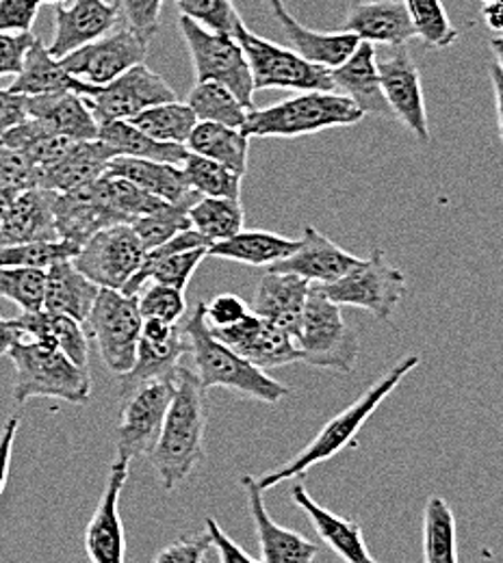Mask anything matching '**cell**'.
I'll return each mask as SVG.
<instances>
[{"mask_svg": "<svg viewBox=\"0 0 503 563\" xmlns=\"http://www.w3.org/2000/svg\"><path fill=\"white\" fill-rule=\"evenodd\" d=\"M250 312H252V308L239 295L221 292L209 303H205V323L209 330H223V328L239 323Z\"/></svg>", "mask_w": 503, "mask_h": 563, "instance_id": "obj_50", "label": "cell"}, {"mask_svg": "<svg viewBox=\"0 0 503 563\" xmlns=\"http://www.w3.org/2000/svg\"><path fill=\"white\" fill-rule=\"evenodd\" d=\"M211 549V536L205 529L200 536H185L170 547H165L161 553H156L154 562L158 563H205L207 553Z\"/></svg>", "mask_w": 503, "mask_h": 563, "instance_id": "obj_52", "label": "cell"}, {"mask_svg": "<svg viewBox=\"0 0 503 563\" xmlns=\"http://www.w3.org/2000/svg\"><path fill=\"white\" fill-rule=\"evenodd\" d=\"M83 325L87 336L96 341L100 357L111 373L120 377L131 371L144 325L138 295L100 286Z\"/></svg>", "mask_w": 503, "mask_h": 563, "instance_id": "obj_7", "label": "cell"}, {"mask_svg": "<svg viewBox=\"0 0 503 563\" xmlns=\"http://www.w3.org/2000/svg\"><path fill=\"white\" fill-rule=\"evenodd\" d=\"M183 40L194 62L198 80H216L226 85L250 111L254 107V82L245 53L234 35L211 31L187 15L178 20Z\"/></svg>", "mask_w": 503, "mask_h": 563, "instance_id": "obj_9", "label": "cell"}, {"mask_svg": "<svg viewBox=\"0 0 503 563\" xmlns=\"http://www.w3.org/2000/svg\"><path fill=\"white\" fill-rule=\"evenodd\" d=\"M189 221L192 228L198 230L211 245L217 241L230 239L239 230H243L245 211L241 207V200L234 198H211L200 196L189 207Z\"/></svg>", "mask_w": 503, "mask_h": 563, "instance_id": "obj_39", "label": "cell"}, {"mask_svg": "<svg viewBox=\"0 0 503 563\" xmlns=\"http://www.w3.org/2000/svg\"><path fill=\"white\" fill-rule=\"evenodd\" d=\"M113 156H118L116 150L102 140L74 141L73 147L62 161L40 172L37 187H44L53 194H68L85 187L107 172Z\"/></svg>", "mask_w": 503, "mask_h": 563, "instance_id": "obj_30", "label": "cell"}, {"mask_svg": "<svg viewBox=\"0 0 503 563\" xmlns=\"http://www.w3.org/2000/svg\"><path fill=\"white\" fill-rule=\"evenodd\" d=\"M35 35L26 33H0V78L15 76L22 70L24 57L33 44Z\"/></svg>", "mask_w": 503, "mask_h": 563, "instance_id": "obj_54", "label": "cell"}, {"mask_svg": "<svg viewBox=\"0 0 503 563\" xmlns=\"http://www.w3.org/2000/svg\"><path fill=\"white\" fill-rule=\"evenodd\" d=\"M205 386L196 371L176 368V388L170 401L161 433L147 453L152 468L165 493H174L205 460L207 401Z\"/></svg>", "mask_w": 503, "mask_h": 563, "instance_id": "obj_1", "label": "cell"}, {"mask_svg": "<svg viewBox=\"0 0 503 563\" xmlns=\"http://www.w3.org/2000/svg\"><path fill=\"white\" fill-rule=\"evenodd\" d=\"M145 250L131 223H113L91 234L74 256L80 274L102 288L122 290L144 263Z\"/></svg>", "mask_w": 503, "mask_h": 563, "instance_id": "obj_11", "label": "cell"}, {"mask_svg": "<svg viewBox=\"0 0 503 563\" xmlns=\"http://www.w3.org/2000/svg\"><path fill=\"white\" fill-rule=\"evenodd\" d=\"M299 239H287L267 230H239L230 239L217 241L209 247V256L250 267H272L295 252Z\"/></svg>", "mask_w": 503, "mask_h": 563, "instance_id": "obj_34", "label": "cell"}, {"mask_svg": "<svg viewBox=\"0 0 503 563\" xmlns=\"http://www.w3.org/2000/svg\"><path fill=\"white\" fill-rule=\"evenodd\" d=\"M46 269L35 267H0V297L20 306L22 312L44 308Z\"/></svg>", "mask_w": 503, "mask_h": 563, "instance_id": "obj_45", "label": "cell"}, {"mask_svg": "<svg viewBox=\"0 0 503 563\" xmlns=\"http://www.w3.org/2000/svg\"><path fill=\"white\" fill-rule=\"evenodd\" d=\"M55 221L59 236L76 245H83L98 230L120 223L98 191L96 180L68 194H55Z\"/></svg>", "mask_w": 503, "mask_h": 563, "instance_id": "obj_27", "label": "cell"}, {"mask_svg": "<svg viewBox=\"0 0 503 563\" xmlns=\"http://www.w3.org/2000/svg\"><path fill=\"white\" fill-rule=\"evenodd\" d=\"M364 113L339 91H299L267 109H252L241 131L252 137H304L359 124Z\"/></svg>", "mask_w": 503, "mask_h": 563, "instance_id": "obj_5", "label": "cell"}, {"mask_svg": "<svg viewBox=\"0 0 503 563\" xmlns=\"http://www.w3.org/2000/svg\"><path fill=\"white\" fill-rule=\"evenodd\" d=\"M241 486L248 494V507L254 522L256 540H259V562L263 563H308L319 558V549L315 542L304 538L297 531L276 525L265 507L263 488L259 486L254 475L241 477Z\"/></svg>", "mask_w": 503, "mask_h": 563, "instance_id": "obj_20", "label": "cell"}, {"mask_svg": "<svg viewBox=\"0 0 503 563\" xmlns=\"http://www.w3.org/2000/svg\"><path fill=\"white\" fill-rule=\"evenodd\" d=\"M415 37H419L428 48H449L458 40V29L451 24L442 0H404Z\"/></svg>", "mask_w": 503, "mask_h": 563, "instance_id": "obj_43", "label": "cell"}, {"mask_svg": "<svg viewBox=\"0 0 503 563\" xmlns=\"http://www.w3.org/2000/svg\"><path fill=\"white\" fill-rule=\"evenodd\" d=\"M144 290L138 292V306L142 319H161L167 323H178L187 312L185 290H178L167 284L145 282Z\"/></svg>", "mask_w": 503, "mask_h": 563, "instance_id": "obj_47", "label": "cell"}, {"mask_svg": "<svg viewBox=\"0 0 503 563\" xmlns=\"http://www.w3.org/2000/svg\"><path fill=\"white\" fill-rule=\"evenodd\" d=\"M194 202H181V205H165L158 211L150 212L144 217H138L131 225L135 230V234L140 236L145 252L163 245L165 241H170L174 234L192 228L189 221V207Z\"/></svg>", "mask_w": 503, "mask_h": 563, "instance_id": "obj_46", "label": "cell"}, {"mask_svg": "<svg viewBox=\"0 0 503 563\" xmlns=\"http://www.w3.org/2000/svg\"><path fill=\"white\" fill-rule=\"evenodd\" d=\"M37 169L26 161V156L0 140V187L15 191L37 187Z\"/></svg>", "mask_w": 503, "mask_h": 563, "instance_id": "obj_49", "label": "cell"}, {"mask_svg": "<svg viewBox=\"0 0 503 563\" xmlns=\"http://www.w3.org/2000/svg\"><path fill=\"white\" fill-rule=\"evenodd\" d=\"M107 172L135 183L140 189H144L150 196H154L167 205L196 202L200 198V194L189 187L187 176L181 165L118 154L109 161Z\"/></svg>", "mask_w": 503, "mask_h": 563, "instance_id": "obj_29", "label": "cell"}, {"mask_svg": "<svg viewBox=\"0 0 503 563\" xmlns=\"http://www.w3.org/2000/svg\"><path fill=\"white\" fill-rule=\"evenodd\" d=\"M26 118L42 122L51 133L74 141L98 140L100 124L85 96L74 91L26 96Z\"/></svg>", "mask_w": 503, "mask_h": 563, "instance_id": "obj_26", "label": "cell"}, {"mask_svg": "<svg viewBox=\"0 0 503 563\" xmlns=\"http://www.w3.org/2000/svg\"><path fill=\"white\" fill-rule=\"evenodd\" d=\"M131 462L127 453L118 451L109 471L107 488L85 529V551L94 563H122L127 560L124 525L120 518V496L124 493Z\"/></svg>", "mask_w": 503, "mask_h": 563, "instance_id": "obj_16", "label": "cell"}, {"mask_svg": "<svg viewBox=\"0 0 503 563\" xmlns=\"http://www.w3.org/2000/svg\"><path fill=\"white\" fill-rule=\"evenodd\" d=\"M96 85H89L80 78L73 76L64 68L62 59L53 57L48 46L42 42V37H35L22 70L15 74L13 82L9 85L11 91L22 96H42V93H62V91H74L80 96H89Z\"/></svg>", "mask_w": 503, "mask_h": 563, "instance_id": "obj_32", "label": "cell"}, {"mask_svg": "<svg viewBox=\"0 0 503 563\" xmlns=\"http://www.w3.org/2000/svg\"><path fill=\"white\" fill-rule=\"evenodd\" d=\"M80 245L73 241H37V243H15L0 245V267H35L48 269L53 263L74 258Z\"/></svg>", "mask_w": 503, "mask_h": 563, "instance_id": "obj_44", "label": "cell"}, {"mask_svg": "<svg viewBox=\"0 0 503 563\" xmlns=\"http://www.w3.org/2000/svg\"><path fill=\"white\" fill-rule=\"evenodd\" d=\"M419 355H406L402 362H397L389 373L373 382L350 408L326 422V427L313 438V442L304 446L293 460H288L285 466L261 475L256 479L259 486L263 490H272L283 482L304 477L313 466L332 460L348 446H354L362 424L369 421V417L382 406V401L400 386V382L419 366Z\"/></svg>", "mask_w": 503, "mask_h": 563, "instance_id": "obj_3", "label": "cell"}, {"mask_svg": "<svg viewBox=\"0 0 503 563\" xmlns=\"http://www.w3.org/2000/svg\"><path fill=\"white\" fill-rule=\"evenodd\" d=\"M20 336L35 339L66 353L74 364L85 366L89 362V336L85 325L68 314L51 312L46 308L35 312H22L15 319H9Z\"/></svg>", "mask_w": 503, "mask_h": 563, "instance_id": "obj_33", "label": "cell"}, {"mask_svg": "<svg viewBox=\"0 0 503 563\" xmlns=\"http://www.w3.org/2000/svg\"><path fill=\"white\" fill-rule=\"evenodd\" d=\"M147 40L138 35L131 26L111 31L73 53L62 57L64 68L76 78L89 85H107L120 74H124L140 64L147 55Z\"/></svg>", "mask_w": 503, "mask_h": 563, "instance_id": "obj_15", "label": "cell"}, {"mask_svg": "<svg viewBox=\"0 0 503 563\" xmlns=\"http://www.w3.org/2000/svg\"><path fill=\"white\" fill-rule=\"evenodd\" d=\"M181 167H183V172L187 176L189 187L194 191H198L200 196L241 200L243 176L232 172V169H228L226 165L211 161L207 156H200L196 152H189Z\"/></svg>", "mask_w": 503, "mask_h": 563, "instance_id": "obj_42", "label": "cell"}, {"mask_svg": "<svg viewBox=\"0 0 503 563\" xmlns=\"http://www.w3.org/2000/svg\"><path fill=\"white\" fill-rule=\"evenodd\" d=\"M359 263V256L337 245L315 225H304L297 250L291 252L281 263L272 265L270 272L295 274L310 284H330L346 276Z\"/></svg>", "mask_w": 503, "mask_h": 563, "instance_id": "obj_21", "label": "cell"}, {"mask_svg": "<svg viewBox=\"0 0 503 563\" xmlns=\"http://www.w3.org/2000/svg\"><path fill=\"white\" fill-rule=\"evenodd\" d=\"M98 140L109 143L116 150V154L163 161V163H172V165H183V161L189 154L187 145L156 141L154 137L145 135L144 131H140L129 120H116V122L100 124Z\"/></svg>", "mask_w": 503, "mask_h": 563, "instance_id": "obj_37", "label": "cell"}, {"mask_svg": "<svg viewBox=\"0 0 503 563\" xmlns=\"http://www.w3.org/2000/svg\"><path fill=\"white\" fill-rule=\"evenodd\" d=\"M183 334L187 339V355H192L194 371L205 390L226 388L267 406H278L283 399H287L291 393L288 386L211 334L205 323V301L194 308L192 317L183 325Z\"/></svg>", "mask_w": 503, "mask_h": 563, "instance_id": "obj_2", "label": "cell"}, {"mask_svg": "<svg viewBox=\"0 0 503 563\" xmlns=\"http://www.w3.org/2000/svg\"><path fill=\"white\" fill-rule=\"evenodd\" d=\"M100 286L80 274L73 258L53 263L46 269V288H44V308L51 312L68 314L76 321H85Z\"/></svg>", "mask_w": 503, "mask_h": 563, "instance_id": "obj_35", "label": "cell"}, {"mask_svg": "<svg viewBox=\"0 0 503 563\" xmlns=\"http://www.w3.org/2000/svg\"><path fill=\"white\" fill-rule=\"evenodd\" d=\"M291 500L308 516L310 525L315 527V531L324 540V544L332 553H337L343 562H375V558L367 549V542H364V536H362L359 522L348 520L343 516H337L335 511L321 507L313 498V494H308V490L302 484H293Z\"/></svg>", "mask_w": 503, "mask_h": 563, "instance_id": "obj_25", "label": "cell"}, {"mask_svg": "<svg viewBox=\"0 0 503 563\" xmlns=\"http://www.w3.org/2000/svg\"><path fill=\"white\" fill-rule=\"evenodd\" d=\"M122 18L118 2L66 0L55 9V37L48 44L53 57L62 59L76 48L111 33Z\"/></svg>", "mask_w": 503, "mask_h": 563, "instance_id": "obj_19", "label": "cell"}, {"mask_svg": "<svg viewBox=\"0 0 503 563\" xmlns=\"http://www.w3.org/2000/svg\"><path fill=\"white\" fill-rule=\"evenodd\" d=\"M183 355H187V339L178 323L144 319L135 364L129 373L120 375V399L129 397L147 379L176 373Z\"/></svg>", "mask_w": 503, "mask_h": 563, "instance_id": "obj_18", "label": "cell"}, {"mask_svg": "<svg viewBox=\"0 0 503 563\" xmlns=\"http://www.w3.org/2000/svg\"><path fill=\"white\" fill-rule=\"evenodd\" d=\"M295 343L299 362L339 373H352L357 368L359 336L346 323L341 306L332 301L319 284L310 286Z\"/></svg>", "mask_w": 503, "mask_h": 563, "instance_id": "obj_6", "label": "cell"}, {"mask_svg": "<svg viewBox=\"0 0 503 563\" xmlns=\"http://www.w3.org/2000/svg\"><path fill=\"white\" fill-rule=\"evenodd\" d=\"M378 74L389 111L422 143H430V122L422 74L406 46H391L378 55Z\"/></svg>", "mask_w": 503, "mask_h": 563, "instance_id": "obj_13", "label": "cell"}, {"mask_svg": "<svg viewBox=\"0 0 503 563\" xmlns=\"http://www.w3.org/2000/svg\"><path fill=\"white\" fill-rule=\"evenodd\" d=\"M187 104L196 113L198 122H216L232 129H241L250 109L221 82L198 80L187 96Z\"/></svg>", "mask_w": 503, "mask_h": 563, "instance_id": "obj_38", "label": "cell"}, {"mask_svg": "<svg viewBox=\"0 0 503 563\" xmlns=\"http://www.w3.org/2000/svg\"><path fill=\"white\" fill-rule=\"evenodd\" d=\"M85 100L98 124H107L116 120H133L154 104L176 100V91L161 74L140 64L111 82L94 87Z\"/></svg>", "mask_w": 503, "mask_h": 563, "instance_id": "obj_12", "label": "cell"}, {"mask_svg": "<svg viewBox=\"0 0 503 563\" xmlns=\"http://www.w3.org/2000/svg\"><path fill=\"white\" fill-rule=\"evenodd\" d=\"M174 388L176 373L147 379L122 399L124 408L118 424V451L133 460L152 451L174 397Z\"/></svg>", "mask_w": 503, "mask_h": 563, "instance_id": "obj_14", "label": "cell"}, {"mask_svg": "<svg viewBox=\"0 0 503 563\" xmlns=\"http://www.w3.org/2000/svg\"><path fill=\"white\" fill-rule=\"evenodd\" d=\"M55 221V194L44 187H29L15 194L0 228V245L59 241Z\"/></svg>", "mask_w": 503, "mask_h": 563, "instance_id": "obj_23", "label": "cell"}, {"mask_svg": "<svg viewBox=\"0 0 503 563\" xmlns=\"http://www.w3.org/2000/svg\"><path fill=\"white\" fill-rule=\"evenodd\" d=\"M274 18L283 26V33L287 35L291 48L304 57L306 62L335 70L343 62L350 59V55L359 48L360 40L350 33V31H332V33H321V31H310L302 22H297L283 0H267Z\"/></svg>", "mask_w": 503, "mask_h": 563, "instance_id": "obj_22", "label": "cell"}, {"mask_svg": "<svg viewBox=\"0 0 503 563\" xmlns=\"http://www.w3.org/2000/svg\"><path fill=\"white\" fill-rule=\"evenodd\" d=\"M40 2H42V4H48V2H57V4H59V2H66V0H40Z\"/></svg>", "mask_w": 503, "mask_h": 563, "instance_id": "obj_62", "label": "cell"}, {"mask_svg": "<svg viewBox=\"0 0 503 563\" xmlns=\"http://www.w3.org/2000/svg\"><path fill=\"white\" fill-rule=\"evenodd\" d=\"M18 427H20V417H11L4 422L2 431H0V494L7 486L9 479V468H11V455H13V444H15V435H18Z\"/></svg>", "mask_w": 503, "mask_h": 563, "instance_id": "obj_57", "label": "cell"}, {"mask_svg": "<svg viewBox=\"0 0 503 563\" xmlns=\"http://www.w3.org/2000/svg\"><path fill=\"white\" fill-rule=\"evenodd\" d=\"M458 560L453 511L445 498L430 496L424 507V562L456 563Z\"/></svg>", "mask_w": 503, "mask_h": 563, "instance_id": "obj_41", "label": "cell"}, {"mask_svg": "<svg viewBox=\"0 0 503 563\" xmlns=\"http://www.w3.org/2000/svg\"><path fill=\"white\" fill-rule=\"evenodd\" d=\"M310 286H313L310 282L304 280L295 274L267 269V274L256 286V292L252 299V310L259 317L281 325L295 339Z\"/></svg>", "mask_w": 503, "mask_h": 563, "instance_id": "obj_28", "label": "cell"}, {"mask_svg": "<svg viewBox=\"0 0 503 563\" xmlns=\"http://www.w3.org/2000/svg\"><path fill=\"white\" fill-rule=\"evenodd\" d=\"M205 529L211 536V547L217 551V558L221 563H256L259 558L245 553L237 542H232L223 529L217 525L216 518L205 520Z\"/></svg>", "mask_w": 503, "mask_h": 563, "instance_id": "obj_55", "label": "cell"}, {"mask_svg": "<svg viewBox=\"0 0 503 563\" xmlns=\"http://www.w3.org/2000/svg\"><path fill=\"white\" fill-rule=\"evenodd\" d=\"M15 189H9V187H0V228H2V221H4V217H7V212H9V207H11V202H13V198H15Z\"/></svg>", "mask_w": 503, "mask_h": 563, "instance_id": "obj_60", "label": "cell"}, {"mask_svg": "<svg viewBox=\"0 0 503 563\" xmlns=\"http://www.w3.org/2000/svg\"><path fill=\"white\" fill-rule=\"evenodd\" d=\"M211 334L267 373L299 362L295 339L281 325L259 317L254 310L239 323L223 330H211Z\"/></svg>", "mask_w": 503, "mask_h": 563, "instance_id": "obj_17", "label": "cell"}, {"mask_svg": "<svg viewBox=\"0 0 503 563\" xmlns=\"http://www.w3.org/2000/svg\"><path fill=\"white\" fill-rule=\"evenodd\" d=\"M346 31L354 33L360 42H369L373 46H406L415 37V29L404 0L357 2L346 18Z\"/></svg>", "mask_w": 503, "mask_h": 563, "instance_id": "obj_24", "label": "cell"}, {"mask_svg": "<svg viewBox=\"0 0 503 563\" xmlns=\"http://www.w3.org/2000/svg\"><path fill=\"white\" fill-rule=\"evenodd\" d=\"M18 336H20V334L15 332V328L11 325V321L0 317V355H7L11 343H13Z\"/></svg>", "mask_w": 503, "mask_h": 563, "instance_id": "obj_59", "label": "cell"}, {"mask_svg": "<svg viewBox=\"0 0 503 563\" xmlns=\"http://www.w3.org/2000/svg\"><path fill=\"white\" fill-rule=\"evenodd\" d=\"M7 355L15 368L13 399L26 404L31 399H59L74 406H83L91 397V377L85 366L57 350L55 345L18 336Z\"/></svg>", "mask_w": 503, "mask_h": 563, "instance_id": "obj_4", "label": "cell"}, {"mask_svg": "<svg viewBox=\"0 0 503 563\" xmlns=\"http://www.w3.org/2000/svg\"><path fill=\"white\" fill-rule=\"evenodd\" d=\"M26 120V96L7 89H0V135L11 126Z\"/></svg>", "mask_w": 503, "mask_h": 563, "instance_id": "obj_56", "label": "cell"}, {"mask_svg": "<svg viewBox=\"0 0 503 563\" xmlns=\"http://www.w3.org/2000/svg\"><path fill=\"white\" fill-rule=\"evenodd\" d=\"M319 286L341 308L352 306L371 312L378 321H389L406 295V276L386 261L382 250L373 247L369 258H360L346 276Z\"/></svg>", "mask_w": 503, "mask_h": 563, "instance_id": "obj_10", "label": "cell"}, {"mask_svg": "<svg viewBox=\"0 0 503 563\" xmlns=\"http://www.w3.org/2000/svg\"><path fill=\"white\" fill-rule=\"evenodd\" d=\"M176 4L181 15H187L194 22L219 33L232 35L234 29L243 22L232 0H176Z\"/></svg>", "mask_w": 503, "mask_h": 563, "instance_id": "obj_48", "label": "cell"}, {"mask_svg": "<svg viewBox=\"0 0 503 563\" xmlns=\"http://www.w3.org/2000/svg\"><path fill=\"white\" fill-rule=\"evenodd\" d=\"M187 150L217 161L241 176L248 172L250 137L241 129L216 122H198L187 140Z\"/></svg>", "mask_w": 503, "mask_h": 563, "instance_id": "obj_36", "label": "cell"}, {"mask_svg": "<svg viewBox=\"0 0 503 563\" xmlns=\"http://www.w3.org/2000/svg\"><path fill=\"white\" fill-rule=\"evenodd\" d=\"M234 40L241 44L252 71L254 91L288 89V91H337L328 68L315 66L299 57L293 48L278 46L256 33L243 22L234 29Z\"/></svg>", "mask_w": 503, "mask_h": 563, "instance_id": "obj_8", "label": "cell"}, {"mask_svg": "<svg viewBox=\"0 0 503 563\" xmlns=\"http://www.w3.org/2000/svg\"><path fill=\"white\" fill-rule=\"evenodd\" d=\"M129 122L156 141L187 145L192 131L198 124V118L187 102L167 100L145 109Z\"/></svg>", "mask_w": 503, "mask_h": 563, "instance_id": "obj_40", "label": "cell"}, {"mask_svg": "<svg viewBox=\"0 0 503 563\" xmlns=\"http://www.w3.org/2000/svg\"><path fill=\"white\" fill-rule=\"evenodd\" d=\"M335 89L348 96L364 115H389V104L382 93L378 74V51L369 42H360L359 48L339 68L330 70Z\"/></svg>", "mask_w": 503, "mask_h": 563, "instance_id": "obj_31", "label": "cell"}, {"mask_svg": "<svg viewBox=\"0 0 503 563\" xmlns=\"http://www.w3.org/2000/svg\"><path fill=\"white\" fill-rule=\"evenodd\" d=\"M482 20L493 33L503 35V0H480Z\"/></svg>", "mask_w": 503, "mask_h": 563, "instance_id": "obj_58", "label": "cell"}, {"mask_svg": "<svg viewBox=\"0 0 503 563\" xmlns=\"http://www.w3.org/2000/svg\"><path fill=\"white\" fill-rule=\"evenodd\" d=\"M163 2L165 0H118L120 11L124 13L129 26L147 42L158 31V18H161Z\"/></svg>", "mask_w": 503, "mask_h": 563, "instance_id": "obj_51", "label": "cell"}, {"mask_svg": "<svg viewBox=\"0 0 503 563\" xmlns=\"http://www.w3.org/2000/svg\"><path fill=\"white\" fill-rule=\"evenodd\" d=\"M491 51H493V55H495V59H497V64L503 68V35L500 37H493L491 40Z\"/></svg>", "mask_w": 503, "mask_h": 563, "instance_id": "obj_61", "label": "cell"}, {"mask_svg": "<svg viewBox=\"0 0 503 563\" xmlns=\"http://www.w3.org/2000/svg\"><path fill=\"white\" fill-rule=\"evenodd\" d=\"M40 4V0H0V33L31 31Z\"/></svg>", "mask_w": 503, "mask_h": 563, "instance_id": "obj_53", "label": "cell"}]
</instances>
